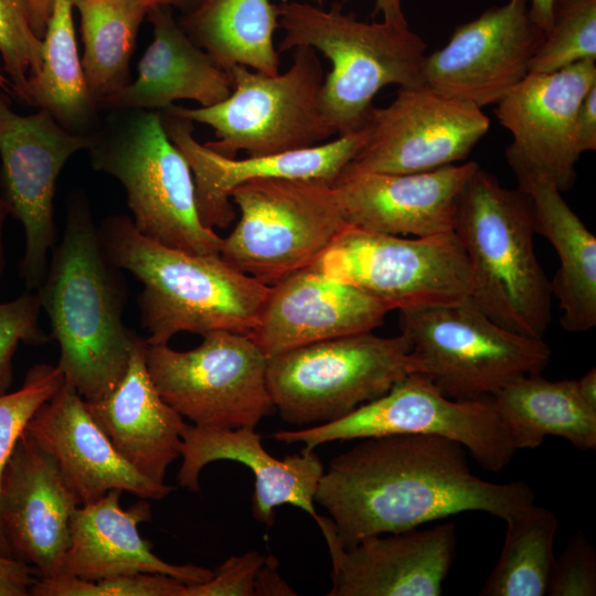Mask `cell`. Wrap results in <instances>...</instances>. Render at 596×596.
<instances>
[{"mask_svg":"<svg viewBox=\"0 0 596 596\" xmlns=\"http://www.w3.org/2000/svg\"><path fill=\"white\" fill-rule=\"evenodd\" d=\"M466 451L433 435L360 439L330 460L315 502L328 511L344 549L468 511L505 521L534 503L523 481L497 483L473 475Z\"/></svg>","mask_w":596,"mask_h":596,"instance_id":"cell-1","label":"cell"},{"mask_svg":"<svg viewBox=\"0 0 596 596\" xmlns=\"http://www.w3.org/2000/svg\"><path fill=\"white\" fill-rule=\"evenodd\" d=\"M83 194L68 201L63 236L38 287L61 356L57 368L85 401L124 377L138 338L123 321L126 289Z\"/></svg>","mask_w":596,"mask_h":596,"instance_id":"cell-2","label":"cell"},{"mask_svg":"<svg viewBox=\"0 0 596 596\" xmlns=\"http://www.w3.org/2000/svg\"><path fill=\"white\" fill-rule=\"evenodd\" d=\"M109 260L143 286L138 297L148 344H168L179 332L230 331L249 336L269 294L220 254L195 255L140 234L131 219L111 215L98 227Z\"/></svg>","mask_w":596,"mask_h":596,"instance_id":"cell-3","label":"cell"},{"mask_svg":"<svg viewBox=\"0 0 596 596\" xmlns=\"http://www.w3.org/2000/svg\"><path fill=\"white\" fill-rule=\"evenodd\" d=\"M454 232L468 258L476 305L504 328L543 339L552 291L534 252L529 195L479 166L459 195Z\"/></svg>","mask_w":596,"mask_h":596,"instance_id":"cell-4","label":"cell"},{"mask_svg":"<svg viewBox=\"0 0 596 596\" xmlns=\"http://www.w3.org/2000/svg\"><path fill=\"white\" fill-rule=\"evenodd\" d=\"M277 9L285 31L278 52L309 46L331 62L321 88V109L334 135L364 129L373 98L384 86L424 83L427 45L408 25L361 21L337 1L323 10L283 0Z\"/></svg>","mask_w":596,"mask_h":596,"instance_id":"cell-5","label":"cell"},{"mask_svg":"<svg viewBox=\"0 0 596 596\" xmlns=\"http://www.w3.org/2000/svg\"><path fill=\"white\" fill-rule=\"evenodd\" d=\"M87 150L95 170L123 184L140 234L190 254H220L223 238L200 220L191 168L160 111L110 110Z\"/></svg>","mask_w":596,"mask_h":596,"instance_id":"cell-6","label":"cell"},{"mask_svg":"<svg viewBox=\"0 0 596 596\" xmlns=\"http://www.w3.org/2000/svg\"><path fill=\"white\" fill-rule=\"evenodd\" d=\"M233 88L221 103L188 108L172 105L162 110L214 130L204 145L236 158L278 155L313 147L334 135L321 109L323 68L316 51L298 46L291 66L268 75L243 65L228 71Z\"/></svg>","mask_w":596,"mask_h":596,"instance_id":"cell-7","label":"cell"},{"mask_svg":"<svg viewBox=\"0 0 596 596\" xmlns=\"http://www.w3.org/2000/svg\"><path fill=\"white\" fill-rule=\"evenodd\" d=\"M418 373L408 340L362 332L267 358V385L285 422L315 426L340 419Z\"/></svg>","mask_w":596,"mask_h":596,"instance_id":"cell-8","label":"cell"},{"mask_svg":"<svg viewBox=\"0 0 596 596\" xmlns=\"http://www.w3.org/2000/svg\"><path fill=\"white\" fill-rule=\"evenodd\" d=\"M401 333L418 365L445 396L492 397L517 379L541 373L551 349L497 323L470 298L400 311Z\"/></svg>","mask_w":596,"mask_h":596,"instance_id":"cell-9","label":"cell"},{"mask_svg":"<svg viewBox=\"0 0 596 596\" xmlns=\"http://www.w3.org/2000/svg\"><path fill=\"white\" fill-rule=\"evenodd\" d=\"M231 201L241 215L220 255L266 286L310 267L348 225L322 181L254 179L237 185Z\"/></svg>","mask_w":596,"mask_h":596,"instance_id":"cell-10","label":"cell"},{"mask_svg":"<svg viewBox=\"0 0 596 596\" xmlns=\"http://www.w3.org/2000/svg\"><path fill=\"white\" fill-rule=\"evenodd\" d=\"M310 268L358 288L390 311L459 301L472 290L455 232L406 237L347 225Z\"/></svg>","mask_w":596,"mask_h":596,"instance_id":"cell-11","label":"cell"},{"mask_svg":"<svg viewBox=\"0 0 596 596\" xmlns=\"http://www.w3.org/2000/svg\"><path fill=\"white\" fill-rule=\"evenodd\" d=\"M408 434L454 440L491 472L504 469L517 451L491 397H447L419 373L407 375L381 397L340 419L296 430H278L272 437L279 443H304L306 449H316L331 441Z\"/></svg>","mask_w":596,"mask_h":596,"instance_id":"cell-12","label":"cell"},{"mask_svg":"<svg viewBox=\"0 0 596 596\" xmlns=\"http://www.w3.org/2000/svg\"><path fill=\"white\" fill-rule=\"evenodd\" d=\"M188 351L145 347L150 377L163 401L193 425L256 427L275 408L267 356L245 334L213 331Z\"/></svg>","mask_w":596,"mask_h":596,"instance_id":"cell-13","label":"cell"},{"mask_svg":"<svg viewBox=\"0 0 596 596\" xmlns=\"http://www.w3.org/2000/svg\"><path fill=\"white\" fill-rule=\"evenodd\" d=\"M91 143L92 135L66 130L45 109L17 114L8 93L0 92L1 196L9 214L24 228L20 272L28 289L41 285L49 251L55 243L53 199L57 178L67 160Z\"/></svg>","mask_w":596,"mask_h":596,"instance_id":"cell-14","label":"cell"},{"mask_svg":"<svg viewBox=\"0 0 596 596\" xmlns=\"http://www.w3.org/2000/svg\"><path fill=\"white\" fill-rule=\"evenodd\" d=\"M490 127L482 108L425 83L398 87L385 107H373L368 139L351 163L383 173H414L465 160Z\"/></svg>","mask_w":596,"mask_h":596,"instance_id":"cell-15","label":"cell"},{"mask_svg":"<svg viewBox=\"0 0 596 596\" xmlns=\"http://www.w3.org/2000/svg\"><path fill=\"white\" fill-rule=\"evenodd\" d=\"M595 85V61L584 60L551 73H529L497 104V118L512 136L505 159L519 185L546 181L562 193L573 187L581 156L575 116Z\"/></svg>","mask_w":596,"mask_h":596,"instance_id":"cell-16","label":"cell"},{"mask_svg":"<svg viewBox=\"0 0 596 596\" xmlns=\"http://www.w3.org/2000/svg\"><path fill=\"white\" fill-rule=\"evenodd\" d=\"M544 35L528 0H508L458 25L445 46L426 55L424 83L480 108L498 104L528 76Z\"/></svg>","mask_w":596,"mask_h":596,"instance_id":"cell-17","label":"cell"},{"mask_svg":"<svg viewBox=\"0 0 596 596\" xmlns=\"http://www.w3.org/2000/svg\"><path fill=\"white\" fill-rule=\"evenodd\" d=\"M475 161L414 173L366 171L351 162L331 184L348 225L425 237L454 232L459 195Z\"/></svg>","mask_w":596,"mask_h":596,"instance_id":"cell-18","label":"cell"},{"mask_svg":"<svg viewBox=\"0 0 596 596\" xmlns=\"http://www.w3.org/2000/svg\"><path fill=\"white\" fill-rule=\"evenodd\" d=\"M78 505L55 460L24 429L0 485V521L12 556L40 578L61 575Z\"/></svg>","mask_w":596,"mask_h":596,"instance_id":"cell-19","label":"cell"},{"mask_svg":"<svg viewBox=\"0 0 596 596\" xmlns=\"http://www.w3.org/2000/svg\"><path fill=\"white\" fill-rule=\"evenodd\" d=\"M330 553L328 596H439L453 565L456 529L450 522L363 539L342 547L330 518L318 521Z\"/></svg>","mask_w":596,"mask_h":596,"instance_id":"cell-20","label":"cell"},{"mask_svg":"<svg viewBox=\"0 0 596 596\" xmlns=\"http://www.w3.org/2000/svg\"><path fill=\"white\" fill-rule=\"evenodd\" d=\"M169 139L187 159L194 180L195 202L201 222L209 228H226L236 212L232 191L254 179L284 178L316 180L332 184L368 139V128L338 136L332 141L278 155L221 156L193 136V123L161 111Z\"/></svg>","mask_w":596,"mask_h":596,"instance_id":"cell-21","label":"cell"},{"mask_svg":"<svg viewBox=\"0 0 596 596\" xmlns=\"http://www.w3.org/2000/svg\"><path fill=\"white\" fill-rule=\"evenodd\" d=\"M25 429L55 460L81 505L113 489L152 500L163 499L174 490L143 477L116 451L89 415L84 398L65 379Z\"/></svg>","mask_w":596,"mask_h":596,"instance_id":"cell-22","label":"cell"},{"mask_svg":"<svg viewBox=\"0 0 596 596\" xmlns=\"http://www.w3.org/2000/svg\"><path fill=\"white\" fill-rule=\"evenodd\" d=\"M389 312L358 288L308 267L270 286L248 337L269 358L315 342L373 331Z\"/></svg>","mask_w":596,"mask_h":596,"instance_id":"cell-23","label":"cell"},{"mask_svg":"<svg viewBox=\"0 0 596 596\" xmlns=\"http://www.w3.org/2000/svg\"><path fill=\"white\" fill-rule=\"evenodd\" d=\"M182 464L178 482L198 492L203 468L213 461L231 460L247 466L255 478L253 517L272 525L275 508L290 504L310 514L316 523L321 515L315 509V496L324 468L315 449L278 459L268 454L254 427L234 429L185 424L182 430Z\"/></svg>","mask_w":596,"mask_h":596,"instance_id":"cell-24","label":"cell"},{"mask_svg":"<svg viewBox=\"0 0 596 596\" xmlns=\"http://www.w3.org/2000/svg\"><path fill=\"white\" fill-rule=\"evenodd\" d=\"M121 493L113 489L94 502L76 507L71 518V543L62 574L95 581L160 573L185 584H200L212 577L214 572L206 567L171 564L157 556L138 530L140 523L151 519L150 503L141 499L124 510Z\"/></svg>","mask_w":596,"mask_h":596,"instance_id":"cell-25","label":"cell"},{"mask_svg":"<svg viewBox=\"0 0 596 596\" xmlns=\"http://www.w3.org/2000/svg\"><path fill=\"white\" fill-rule=\"evenodd\" d=\"M137 338L127 371L104 397L85 406L116 451L140 475L166 483L169 466L181 456L183 417L157 391Z\"/></svg>","mask_w":596,"mask_h":596,"instance_id":"cell-26","label":"cell"},{"mask_svg":"<svg viewBox=\"0 0 596 596\" xmlns=\"http://www.w3.org/2000/svg\"><path fill=\"white\" fill-rule=\"evenodd\" d=\"M147 19L153 38L139 61L137 78L102 99L100 109L162 111L180 99L207 107L230 96V73L188 36L171 8H151Z\"/></svg>","mask_w":596,"mask_h":596,"instance_id":"cell-27","label":"cell"},{"mask_svg":"<svg viewBox=\"0 0 596 596\" xmlns=\"http://www.w3.org/2000/svg\"><path fill=\"white\" fill-rule=\"evenodd\" d=\"M532 203L535 233L555 249L560 266L551 284L562 311V327L573 333L596 326V237L552 183L519 185Z\"/></svg>","mask_w":596,"mask_h":596,"instance_id":"cell-28","label":"cell"},{"mask_svg":"<svg viewBox=\"0 0 596 596\" xmlns=\"http://www.w3.org/2000/svg\"><path fill=\"white\" fill-rule=\"evenodd\" d=\"M491 400L515 450L534 449L546 436L562 437L579 450L596 449V408L581 397L574 379L528 374Z\"/></svg>","mask_w":596,"mask_h":596,"instance_id":"cell-29","label":"cell"},{"mask_svg":"<svg viewBox=\"0 0 596 596\" xmlns=\"http://www.w3.org/2000/svg\"><path fill=\"white\" fill-rule=\"evenodd\" d=\"M178 22L226 72L243 65L268 75L279 73L274 45L278 9L269 0H203Z\"/></svg>","mask_w":596,"mask_h":596,"instance_id":"cell-30","label":"cell"},{"mask_svg":"<svg viewBox=\"0 0 596 596\" xmlns=\"http://www.w3.org/2000/svg\"><path fill=\"white\" fill-rule=\"evenodd\" d=\"M29 105L45 109L73 134L91 136L98 128L99 106L78 56L71 0H53L41 64L29 77Z\"/></svg>","mask_w":596,"mask_h":596,"instance_id":"cell-31","label":"cell"},{"mask_svg":"<svg viewBox=\"0 0 596 596\" xmlns=\"http://www.w3.org/2000/svg\"><path fill=\"white\" fill-rule=\"evenodd\" d=\"M71 1L81 20L82 66L99 104L130 83V58L139 28L151 7L143 0Z\"/></svg>","mask_w":596,"mask_h":596,"instance_id":"cell-32","label":"cell"},{"mask_svg":"<svg viewBox=\"0 0 596 596\" xmlns=\"http://www.w3.org/2000/svg\"><path fill=\"white\" fill-rule=\"evenodd\" d=\"M505 523L501 553L480 595H546L555 561L556 515L533 503L510 517Z\"/></svg>","mask_w":596,"mask_h":596,"instance_id":"cell-33","label":"cell"},{"mask_svg":"<svg viewBox=\"0 0 596 596\" xmlns=\"http://www.w3.org/2000/svg\"><path fill=\"white\" fill-rule=\"evenodd\" d=\"M584 60L596 61V0H556L530 73H551Z\"/></svg>","mask_w":596,"mask_h":596,"instance_id":"cell-34","label":"cell"},{"mask_svg":"<svg viewBox=\"0 0 596 596\" xmlns=\"http://www.w3.org/2000/svg\"><path fill=\"white\" fill-rule=\"evenodd\" d=\"M63 382L64 375L57 366L41 363L29 370L19 390L0 394V485L4 467L28 423ZM0 555L13 557L1 521Z\"/></svg>","mask_w":596,"mask_h":596,"instance_id":"cell-35","label":"cell"},{"mask_svg":"<svg viewBox=\"0 0 596 596\" xmlns=\"http://www.w3.org/2000/svg\"><path fill=\"white\" fill-rule=\"evenodd\" d=\"M42 40L30 23L29 0H0V55L12 94L29 105V77L41 64Z\"/></svg>","mask_w":596,"mask_h":596,"instance_id":"cell-36","label":"cell"},{"mask_svg":"<svg viewBox=\"0 0 596 596\" xmlns=\"http://www.w3.org/2000/svg\"><path fill=\"white\" fill-rule=\"evenodd\" d=\"M187 584L160 573H136L87 581L58 575L35 581L34 596H183Z\"/></svg>","mask_w":596,"mask_h":596,"instance_id":"cell-37","label":"cell"},{"mask_svg":"<svg viewBox=\"0 0 596 596\" xmlns=\"http://www.w3.org/2000/svg\"><path fill=\"white\" fill-rule=\"evenodd\" d=\"M40 310L38 294L30 291L0 304V394L7 393L12 382V359L19 343L38 345L50 340L39 326Z\"/></svg>","mask_w":596,"mask_h":596,"instance_id":"cell-38","label":"cell"},{"mask_svg":"<svg viewBox=\"0 0 596 596\" xmlns=\"http://www.w3.org/2000/svg\"><path fill=\"white\" fill-rule=\"evenodd\" d=\"M546 595H596V553L582 531L555 556Z\"/></svg>","mask_w":596,"mask_h":596,"instance_id":"cell-39","label":"cell"},{"mask_svg":"<svg viewBox=\"0 0 596 596\" xmlns=\"http://www.w3.org/2000/svg\"><path fill=\"white\" fill-rule=\"evenodd\" d=\"M265 556L256 551L231 556L200 584H187L183 596H254L257 574Z\"/></svg>","mask_w":596,"mask_h":596,"instance_id":"cell-40","label":"cell"},{"mask_svg":"<svg viewBox=\"0 0 596 596\" xmlns=\"http://www.w3.org/2000/svg\"><path fill=\"white\" fill-rule=\"evenodd\" d=\"M574 142L581 155L596 149V85L587 92L577 109Z\"/></svg>","mask_w":596,"mask_h":596,"instance_id":"cell-41","label":"cell"},{"mask_svg":"<svg viewBox=\"0 0 596 596\" xmlns=\"http://www.w3.org/2000/svg\"><path fill=\"white\" fill-rule=\"evenodd\" d=\"M255 595H296L278 574V562L272 555L265 558L257 574Z\"/></svg>","mask_w":596,"mask_h":596,"instance_id":"cell-42","label":"cell"},{"mask_svg":"<svg viewBox=\"0 0 596 596\" xmlns=\"http://www.w3.org/2000/svg\"><path fill=\"white\" fill-rule=\"evenodd\" d=\"M34 574L36 571L31 565L13 557L0 555V575L31 587L35 582Z\"/></svg>","mask_w":596,"mask_h":596,"instance_id":"cell-43","label":"cell"},{"mask_svg":"<svg viewBox=\"0 0 596 596\" xmlns=\"http://www.w3.org/2000/svg\"><path fill=\"white\" fill-rule=\"evenodd\" d=\"M53 8V0H29L30 23L42 40Z\"/></svg>","mask_w":596,"mask_h":596,"instance_id":"cell-44","label":"cell"},{"mask_svg":"<svg viewBox=\"0 0 596 596\" xmlns=\"http://www.w3.org/2000/svg\"><path fill=\"white\" fill-rule=\"evenodd\" d=\"M556 0H531L529 14L535 25L547 33L553 24L554 4Z\"/></svg>","mask_w":596,"mask_h":596,"instance_id":"cell-45","label":"cell"},{"mask_svg":"<svg viewBox=\"0 0 596 596\" xmlns=\"http://www.w3.org/2000/svg\"><path fill=\"white\" fill-rule=\"evenodd\" d=\"M315 1H317L319 4H322L323 0ZM379 12L383 14V19L386 22L398 25H408L402 10L401 0H375L374 14Z\"/></svg>","mask_w":596,"mask_h":596,"instance_id":"cell-46","label":"cell"},{"mask_svg":"<svg viewBox=\"0 0 596 596\" xmlns=\"http://www.w3.org/2000/svg\"><path fill=\"white\" fill-rule=\"evenodd\" d=\"M576 381L581 397L590 407L596 408V369L588 370Z\"/></svg>","mask_w":596,"mask_h":596,"instance_id":"cell-47","label":"cell"},{"mask_svg":"<svg viewBox=\"0 0 596 596\" xmlns=\"http://www.w3.org/2000/svg\"><path fill=\"white\" fill-rule=\"evenodd\" d=\"M151 8L155 7H169L180 10L182 13H187L199 6L203 0H143Z\"/></svg>","mask_w":596,"mask_h":596,"instance_id":"cell-48","label":"cell"},{"mask_svg":"<svg viewBox=\"0 0 596 596\" xmlns=\"http://www.w3.org/2000/svg\"><path fill=\"white\" fill-rule=\"evenodd\" d=\"M29 594L26 585L0 575V596H25Z\"/></svg>","mask_w":596,"mask_h":596,"instance_id":"cell-49","label":"cell"},{"mask_svg":"<svg viewBox=\"0 0 596 596\" xmlns=\"http://www.w3.org/2000/svg\"><path fill=\"white\" fill-rule=\"evenodd\" d=\"M9 214L8 212V209H7V205L0 194V280H1V277H2V274H3V268H4V254H3V245H2V228H3V223H4V220L7 217V215Z\"/></svg>","mask_w":596,"mask_h":596,"instance_id":"cell-50","label":"cell"},{"mask_svg":"<svg viewBox=\"0 0 596 596\" xmlns=\"http://www.w3.org/2000/svg\"><path fill=\"white\" fill-rule=\"evenodd\" d=\"M0 88L8 94L9 93L12 94L10 81L1 71H0Z\"/></svg>","mask_w":596,"mask_h":596,"instance_id":"cell-51","label":"cell"}]
</instances>
